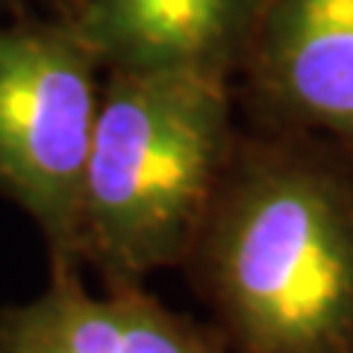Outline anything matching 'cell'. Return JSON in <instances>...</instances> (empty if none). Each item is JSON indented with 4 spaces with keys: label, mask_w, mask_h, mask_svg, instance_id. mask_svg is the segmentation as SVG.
<instances>
[{
    "label": "cell",
    "mask_w": 353,
    "mask_h": 353,
    "mask_svg": "<svg viewBox=\"0 0 353 353\" xmlns=\"http://www.w3.org/2000/svg\"><path fill=\"white\" fill-rule=\"evenodd\" d=\"M183 265L230 353H353V153L236 139Z\"/></svg>",
    "instance_id": "6da1fadb"
},
{
    "label": "cell",
    "mask_w": 353,
    "mask_h": 353,
    "mask_svg": "<svg viewBox=\"0 0 353 353\" xmlns=\"http://www.w3.org/2000/svg\"><path fill=\"white\" fill-rule=\"evenodd\" d=\"M83 265H50L27 303L0 309V353H230L218 327L174 312L145 285L88 292Z\"/></svg>",
    "instance_id": "5b68a950"
},
{
    "label": "cell",
    "mask_w": 353,
    "mask_h": 353,
    "mask_svg": "<svg viewBox=\"0 0 353 353\" xmlns=\"http://www.w3.org/2000/svg\"><path fill=\"white\" fill-rule=\"evenodd\" d=\"M3 3H9V0H0V6H3Z\"/></svg>",
    "instance_id": "52a82bcc"
},
{
    "label": "cell",
    "mask_w": 353,
    "mask_h": 353,
    "mask_svg": "<svg viewBox=\"0 0 353 353\" xmlns=\"http://www.w3.org/2000/svg\"><path fill=\"white\" fill-rule=\"evenodd\" d=\"M230 80L197 71L103 74L80 206V265L136 285L183 265L236 148Z\"/></svg>",
    "instance_id": "7a4b0ae2"
},
{
    "label": "cell",
    "mask_w": 353,
    "mask_h": 353,
    "mask_svg": "<svg viewBox=\"0 0 353 353\" xmlns=\"http://www.w3.org/2000/svg\"><path fill=\"white\" fill-rule=\"evenodd\" d=\"M101 74V62L62 18L0 27V194L36 221L50 265H80Z\"/></svg>",
    "instance_id": "3957f363"
},
{
    "label": "cell",
    "mask_w": 353,
    "mask_h": 353,
    "mask_svg": "<svg viewBox=\"0 0 353 353\" xmlns=\"http://www.w3.org/2000/svg\"><path fill=\"white\" fill-rule=\"evenodd\" d=\"M239 74L268 130L353 153V0H262Z\"/></svg>",
    "instance_id": "277c9868"
},
{
    "label": "cell",
    "mask_w": 353,
    "mask_h": 353,
    "mask_svg": "<svg viewBox=\"0 0 353 353\" xmlns=\"http://www.w3.org/2000/svg\"><path fill=\"white\" fill-rule=\"evenodd\" d=\"M262 0H68L62 21L112 71H241Z\"/></svg>",
    "instance_id": "8992f818"
}]
</instances>
